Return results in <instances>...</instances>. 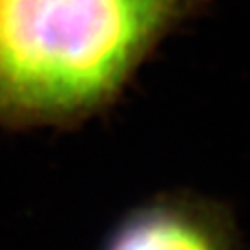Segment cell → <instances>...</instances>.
<instances>
[{
  "label": "cell",
  "mask_w": 250,
  "mask_h": 250,
  "mask_svg": "<svg viewBox=\"0 0 250 250\" xmlns=\"http://www.w3.org/2000/svg\"><path fill=\"white\" fill-rule=\"evenodd\" d=\"M191 0H0V125H74L121 93Z\"/></svg>",
  "instance_id": "cell-1"
},
{
  "label": "cell",
  "mask_w": 250,
  "mask_h": 250,
  "mask_svg": "<svg viewBox=\"0 0 250 250\" xmlns=\"http://www.w3.org/2000/svg\"><path fill=\"white\" fill-rule=\"evenodd\" d=\"M100 250H243L228 206L189 191L143 200L107 232Z\"/></svg>",
  "instance_id": "cell-2"
}]
</instances>
